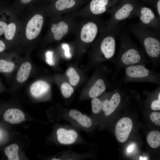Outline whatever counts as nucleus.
Instances as JSON below:
<instances>
[{"label": "nucleus", "mask_w": 160, "mask_h": 160, "mask_svg": "<svg viewBox=\"0 0 160 160\" xmlns=\"http://www.w3.org/2000/svg\"><path fill=\"white\" fill-rule=\"evenodd\" d=\"M122 28L118 35L120 42L119 52L112 61L115 66L113 79L122 68L136 64L145 65L147 62V56L144 50L137 46L128 32Z\"/></svg>", "instance_id": "obj_1"}, {"label": "nucleus", "mask_w": 160, "mask_h": 160, "mask_svg": "<svg viewBox=\"0 0 160 160\" xmlns=\"http://www.w3.org/2000/svg\"><path fill=\"white\" fill-rule=\"evenodd\" d=\"M128 28L142 45L153 65L160 61V31H155L139 23L130 25Z\"/></svg>", "instance_id": "obj_2"}, {"label": "nucleus", "mask_w": 160, "mask_h": 160, "mask_svg": "<svg viewBox=\"0 0 160 160\" xmlns=\"http://www.w3.org/2000/svg\"><path fill=\"white\" fill-rule=\"evenodd\" d=\"M124 83L142 82L160 84V74L153 70L145 67V65L138 64L125 68Z\"/></svg>", "instance_id": "obj_3"}, {"label": "nucleus", "mask_w": 160, "mask_h": 160, "mask_svg": "<svg viewBox=\"0 0 160 160\" xmlns=\"http://www.w3.org/2000/svg\"><path fill=\"white\" fill-rule=\"evenodd\" d=\"M138 7L131 3H123L114 9L111 13V17L108 22V28H113L119 26L120 22L130 18L135 14Z\"/></svg>", "instance_id": "obj_4"}, {"label": "nucleus", "mask_w": 160, "mask_h": 160, "mask_svg": "<svg viewBox=\"0 0 160 160\" xmlns=\"http://www.w3.org/2000/svg\"><path fill=\"white\" fill-rule=\"evenodd\" d=\"M135 16L139 18L140 24L155 31H160V19L151 9L145 7L138 8Z\"/></svg>", "instance_id": "obj_5"}, {"label": "nucleus", "mask_w": 160, "mask_h": 160, "mask_svg": "<svg viewBox=\"0 0 160 160\" xmlns=\"http://www.w3.org/2000/svg\"><path fill=\"white\" fill-rule=\"evenodd\" d=\"M133 126L131 119L128 117L120 119L116 124L115 133L118 140L120 142H126L128 139Z\"/></svg>", "instance_id": "obj_6"}, {"label": "nucleus", "mask_w": 160, "mask_h": 160, "mask_svg": "<svg viewBox=\"0 0 160 160\" xmlns=\"http://www.w3.org/2000/svg\"><path fill=\"white\" fill-rule=\"evenodd\" d=\"M44 22L43 17L40 15H34L28 22L25 29V34L29 40L37 37L41 31Z\"/></svg>", "instance_id": "obj_7"}, {"label": "nucleus", "mask_w": 160, "mask_h": 160, "mask_svg": "<svg viewBox=\"0 0 160 160\" xmlns=\"http://www.w3.org/2000/svg\"><path fill=\"white\" fill-rule=\"evenodd\" d=\"M98 30L97 24L92 22H88L81 29V39L86 43L92 41L97 35Z\"/></svg>", "instance_id": "obj_8"}, {"label": "nucleus", "mask_w": 160, "mask_h": 160, "mask_svg": "<svg viewBox=\"0 0 160 160\" xmlns=\"http://www.w3.org/2000/svg\"><path fill=\"white\" fill-rule=\"evenodd\" d=\"M59 142L63 145H70L74 143L77 140L78 135L73 129L67 130L64 128L59 129L57 131Z\"/></svg>", "instance_id": "obj_9"}, {"label": "nucleus", "mask_w": 160, "mask_h": 160, "mask_svg": "<svg viewBox=\"0 0 160 160\" xmlns=\"http://www.w3.org/2000/svg\"><path fill=\"white\" fill-rule=\"evenodd\" d=\"M50 89V86L46 81L43 80L37 81L31 85L30 92L34 97H41L47 93Z\"/></svg>", "instance_id": "obj_10"}, {"label": "nucleus", "mask_w": 160, "mask_h": 160, "mask_svg": "<svg viewBox=\"0 0 160 160\" xmlns=\"http://www.w3.org/2000/svg\"><path fill=\"white\" fill-rule=\"evenodd\" d=\"M25 116L21 110L16 108H10L7 110L4 115L5 121L13 124H18L25 120Z\"/></svg>", "instance_id": "obj_11"}, {"label": "nucleus", "mask_w": 160, "mask_h": 160, "mask_svg": "<svg viewBox=\"0 0 160 160\" xmlns=\"http://www.w3.org/2000/svg\"><path fill=\"white\" fill-rule=\"evenodd\" d=\"M69 115L71 118L76 121L83 127L89 128L92 125V122L91 118L78 110H71L69 113Z\"/></svg>", "instance_id": "obj_12"}, {"label": "nucleus", "mask_w": 160, "mask_h": 160, "mask_svg": "<svg viewBox=\"0 0 160 160\" xmlns=\"http://www.w3.org/2000/svg\"><path fill=\"white\" fill-rule=\"evenodd\" d=\"M107 85L104 80L99 78L96 80L90 88L89 95L92 98L97 97L105 90Z\"/></svg>", "instance_id": "obj_13"}, {"label": "nucleus", "mask_w": 160, "mask_h": 160, "mask_svg": "<svg viewBox=\"0 0 160 160\" xmlns=\"http://www.w3.org/2000/svg\"><path fill=\"white\" fill-rule=\"evenodd\" d=\"M109 1V0H92L90 4L91 12L95 15L105 13L107 10Z\"/></svg>", "instance_id": "obj_14"}, {"label": "nucleus", "mask_w": 160, "mask_h": 160, "mask_svg": "<svg viewBox=\"0 0 160 160\" xmlns=\"http://www.w3.org/2000/svg\"><path fill=\"white\" fill-rule=\"evenodd\" d=\"M52 25L51 30L56 40H60L68 32V26L63 21L60 22L57 24L52 23Z\"/></svg>", "instance_id": "obj_15"}, {"label": "nucleus", "mask_w": 160, "mask_h": 160, "mask_svg": "<svg viewBox=\"0 0 160 160\" xmlns=\"http://www.w3.org/2000/svg\"><path fill=\"white\" fill-rule=\"evenodd\" d=\"M121 101V95L119 90L116 89L110 99L108 106L105 112V115L108 116L111 114L119 105Z\"/></svg>", "instance_id": "obj_16"}, {"label": "nucleus", "mask_w": 160, "mask_h": 160, "mask_svg": "<svg viewBox=\"0 0 160 160\" xmlns=\"http://www.w3.org/2000/svg\"><path fill=\"white\" fill-rule=\"evenodd\" d=\"M31 68V65L29 62H26L22 64L17 74V81L20 83L25 81L29 76Z\"/></svg>", "instance_id": "obj_17"}, {"label": "nucleus", "mask_w": 160, "mask_h": 160, "mask_svg": "<svg viewBox=\"0 0 160 160\" xmlns=\"http://www.w3.org/2000/svg\"><path fill=\"white\" fill-rule=\"evenodd\" d=\"M147 141L151 148H156L160 145V132L156 130L150 132L147 137Z\"/></svg>", "instance_id": "obj_18"}, {"label": "nucleus", "mask_w": 160, "mask_h": 160, "mask_svg": "<svg viewBox=\"0 0 160 160\" xmlns=\"http://www.w3.org/2000/svg\"><path fill=\"white\" fill-rule=\"evenodd\" d=\"M19 147L15 144H13L6 147L4 150L6 155L9 160H18V155Z\"/></svg>", "instance_id": "obj_19"}, {"label": "nucleus", "mask_w": 160, "mask_h": 160, "mask_svg": "<svg viewBox=\"0 0 160 160\" xmlns=\"http://www.w3.org/2000/svg\"><path fill=\"white\" fill-rule=\"evenodd\" d=\"M66 73L68 77L71 84L73 86L76 85L80 80V77L76 70L72 67L69 68Z\"/></svg>", "instance_id": "obj_20"}, {"label": "nucleus", "mask_w": 160, "mask_h": 160, "mask_svg": "<svg viewBox=\"0 0 160 160\" xmlns=\"http://www.w3.org/2000/svg\"><path fill=\"white\" fill-rule=\"evenodd\" d=\"M75 4L74 0H58L56 2L55 5L57 10L61 11L72 7Z\"/></svg>", "instance_id": "obj_21"}, {"label": "nucleus", "mask_w": 160, "mask_h": 160, "mask_svg": "<svg viewBox=\"0 0 160 160\" xmlns=\"http://www.w3.org/2000/svg\"><path fill=\"white\" fill-rule=\"evenodd\" d=\"M15 65L14 63L0 59V72H10L14 69Z\"/></svg>", "instance_id": "obj_22"}, {"label": "nucleus", "mask_w": 160, "mask_h": 160, "mask_svg": "<svg viewBox=\"0 0 160 160\" xmlns=\"http://www.w3.org/2000/svg\"><path fill=\"white\" fill-rule=\"evenodd\" d=\"M16 30L15 24L13 23L7 25L4 33L5 39L8 40L12 39L15 36Z\"/></svg>", "instance_id": "obj_23"}, {"label": "nucleus", "mask_w": 160, "mask_h": 160, "mask_svg": "<svg viewBox=\"0 0 160 160\" xmlns=\"http://www.w3.org/2000/svg\"><path fill=\"white\" fill-rule=\"evenodd\" d=\"M61 90L63 96L65 98L69 97L73 92L74 89L68 83L65 82L61 87Z\"/></svg>", "instance_id": "obj_24"}, {"label": "nucleus", "mask_w": 160, "mask_h": 160, "mask_svg": "<svg viewBox=\"0 0 160 160\" xmlns=\"http://www.w3.org/2000/svg\"><path fill=\"white\" fill-rule=\"evenodd\" d=\"M103 100L96 97L93 98L91 102L92 110L94 113L97 114L102 110Z\"/></svg>", "instance_id": "obj_25"}, {"label": "nucleus", "mask_w": 160, "mask_h": 160, "mask_svg": "<svg viewBox=\"0 0 160 160\" xmlns=\"http://www.w3.org/2000/svg\"><path fill=\"white\" fill-rule=\"evenodd\" d=\"M150 118L153 123L157 125H160V113L158 112H153L150 115Z\"/></svg>", "instance_id": "obj_26"}, {"label": "nucleus", "mask_w": 160, "mask_h": 160, "mask_svg": "<svg viewBox=\"0 0 160 160\" xmlns=\"http://www.w3.org/2000/svg\"><path fill=\"white\" fill-rule=\"evenodd\" d=\"M53 52L47 51L45 54L46 63L50 65H54L55 63L52 60Z\"/></svg>", "instance_id": "obj_27"}, {"label": "nucleus", "mask_w": 160, "mask_h": 160, "mask_svg": "<svg viewBox=\"0 0 160 160\" xmlns=\"http://www.w3.org/2000/svg\"><path fill=\"white\" fill-rule=\"evenodd\" d=\"M151 109L154 111L160 110V99L156 100L152 102L151 105Z\"/></svg>", "instance_id": "obj_28"}, {"label": "nucleus", "mask_w": 160, "mask_h": 160, "mask_svg": "<svg viewBox=\"0 0 160 160\" xmlns=\"http://www.w3.org/2000/svg\"><path fill=\"white\" fill-rule=\"evenodd\" d=\"M62 48L64 49L65 54L66 58H70L71 57V55L70 52V48L68 44H62Z\"/></svg>", "instance_id": "obj_29"}, {"label": "nucleus", "mask_w": 160, "mask_h": 160, "mask_svg": "<svg viewBox=\"0 0 160 160\" xmlns=\"http://www.w3.org/2000/svg\"><path fill=\"white\" fill-rule=\"evenodd\" d=\"M110 99H106L103 100L102 108L103 111L105 112L107 109L109 105Z\"/></svg>", "instance_id": "obj_30"}, {"label": "nucleus", "mask_w": 160, "mask_h": 160, "mask_svg": "<svg viewBox=\"0 0 160 160\" xmlns=\"http://www.w3.org/2000/svg\"><path fill=\"white\" fill-rule=\"evenodd\" d=\"M7 26V24L6 23L0 21V36L4 33Z\"/></svg>", "instance_id": "obj_31"}, {"label": "nucleus", "mask_w": 160, "mask_h": 160, "mask_svg": "<svg viewBox=\"0 0 160 160\" xmlns=\"http://www.w3.org/2000/svg\"><path fill=\"white\" fill-rule=\"evenodd\" d=\"M5 49V45L4 42L0 40V52L3 51Z\"/></svg>", "instance_id": "obj_32"}, {"label": "nucleus", "mask_w": 160, "mask_h": 160, "mask_svg": "<svg viewBox=\"0 0 160 160\" xmlns=\"http://www.w3.org/2000/svg\"><path fill=\"white\" fill-rule=\"evenodd\" d=\"M134 147V145L133 144L130 145L127 148V152H132L133 149Z\"/></svg>", "instance_id": "obj_33"}, {"label": "nucleus", "mask_w": 160, "mask_h": 160, "mask_svg": "<svg viewBox=\"0 0 160 160\" xmlns=\"http://www.w3.org/2000/svg\"><path fill=\"white\" fill-rule=\"evenodd\" d=\"M23 3L26 4L29 3L32 0H20Z\"/></svg>", "instance_id": "obj_34"}, {"label": "nucleus", "mask_w": 160, "mask_h": 160, "mask_svg": "<svg viewBox=\"0 0 160 160\" xmlns=\"http://www.w3.org/2000/svg\"><path fill=\"white\" fill-rule=\"evenodd\" d=\"M139 159L140 160H147V158L145 157H143L141 156H140L139 157Z\"/></svg>", "instance_id": "obj_35"}]
</instances>
